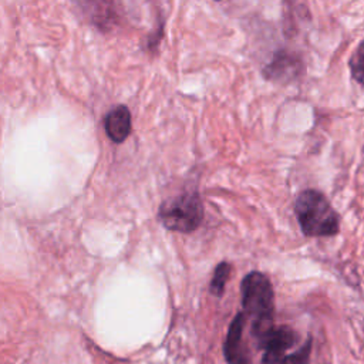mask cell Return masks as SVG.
I'll use <instances>...</instances> for the list:
<instances>
[{
    "instance_id": "cell-1",
    "label": "cell",
    "mask_w": 364,
    "mask_h": 364,
    "mask_svg": "<svg viewBox=\"0 0 364 364\" xmlns=\"http://www.w3.org/2000/svg\"><path fill=\"white\" fill-rule=\"evenodd\" d=\"M294 213L307 237H330L340 232L338 213L324 193L317 189H304L297 195Z\"/></svg>"
},
{
    "instance_id": "cell-2",
    "label": "cell",
    "mask_w": 364,
    "mask_h": 364,
    "mask_svg": "<svg viewBox=\"0 0 364 364\" xmlns=\"http://www.w3.org/2000/svg\"><path fill=\"white\" fill-rule=\"evenodd\" d=\"M159 222L172 232L191 233L203 220V205L196 191H186L164 200L158 209Z\"/></svg>"
},
{
    "instance_id": "cell-8",
    "label": "cell",
    "mask_w": 364,
    "mask_h": 364,
    "mask_svg": "<svg viewBox=\"0 0 364 364\" xmlns=\"http://www.w3.org/2000/svg\"><path fill=\"white\" fill-rule=\"evenodd\" d=\"M132 121L127 105H117L104 117V129L114 144H122L131 134Z\"/></svg>"
},
{
    "instance_id": "cell-9",
    "label": "cell",
    "mask_w": 364,
    "mask_h": 364,
    "mask_svg": "<svg viewBox=\"0 0 364 364\" xmlns=\"http://www.w3.org/2000/svg\"><path fill=\"white\" fill-rule=\"evenodd\" d=\"M230 272H232V264L229 262H220L216 267H215V272H213V276H212V280H210V293L216 297H220L225 291V286H226V282L230 276Z\"/></svg>"
},
{
    "instance_id": "cell-4",
    "label": "cell",
    "mask_w": 364,
    "mask_h": 364,
    "mask_svg": "<svg viewBox=\"0 0 364 364\" xmlns=\"http://www.w3.org/2000/svg\"><path fill=\"white\" fill-rule=\"evenodd\" d=\"M257 347L263 351V364H280L289 354L287 351L299 341V334L289 326L274 323L252 327Z\"/></svg>"
},
{
    "instance_id": "cell-10",
    "label": "cell",
    "mask_w": 364,
    "mask_h": 364,
    "mask_svg": "<svg viewBox=\"0 0 364 364\" xmlns=\"http://www.w3.org/2000/svg\"><path fill=\"white\" fill-rule=\"evenodd\" d=\"M348 70L351 77L364 87V40L355 47L348 58Z\"/></svg>"
},
{
    "instance_id": "cell-6",
    "label": "cell",
    "mask_w": 364,
    "mask_h": 364,
    "mask_svg": "<svg viewBox=\"0 0 364 364\" xmlns=\"http://www.w3.org/2000/svg\"><path fill=\"white\" fill-rule=\"evenodd\" d=\"M245 324H246L245 311H239L229 324L225 344H223V354L228 364H250L247 348L243 340Z\"/></svg>"
},
{
    "instance_id": "cell-5",
    "label": "cell",
    "mask_w": 364,
    "mask_h": 364,
    "mask_svg": "<svg viewBox=\"0 0 364 364\" xmlns=\"http://www.w3.org/2000/svg\"><path fill=\"white\" fill-rule=\"evenodd\" d=\"M303 61L290 50H277L263 67L262 74L272 82H289L301 74Z\"/></svg>"
},
{
    "instance_id": "cell-3",
    "label": "cell",
    "mask_w": 364,
    "mask_h": 364,
    "mask_svg": "<svg viewBox=\"0 0 364 364\" xmlns=\"http://www.w3.org/2000/svg\"><path fill=\"white\" fill-rule=\"evenodd\" d=\"M240 296L245 314L253 320L252 326L273 323L274 293L264 273L256 270L247 273L240 284Z\"/></svg>"
},
{
    "instance_id": "cell-11",
    "label": "cell",
    "mask_w": 364,
    "mask_h": 364,
    "mask_svg": "<svg viewBox=\"0 0 364 364\" xmlns=\"http://www.w3.org/2000/svg\"><path fill=\"white\" fill-rule=\"evenodd\" d=\"M311 344V337H309L294 353H289L280 364H309Z\"/></svg>"
},
{
    "instance_id": "cell-7",
    "label": "cell",
    "mask_w": 364,
    "mask_h": 364,
    "mask_svg": "<svg viewBox=\"0 0 364 364\" xmlns=\"http://www.w3.org/2000/svg\"><path fill=\"white\" fill-rule=\"evenodd\" d=\"M82 13L101 31H108L117 21L114 0H75Z\"/></svg>"
}]
</instances>
